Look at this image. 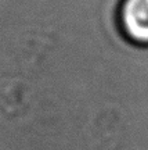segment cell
Wrapping results in <instances>:
<instances>
[{
    "label": "cell",
    "mask_w": 148,
    "mask_h": 150,
    "mask_svg": "<svg viewBox=\"0 0 148 150\" xmlns=\"http://www.w3.org/2000/svg\"><path fill=\"white\" fill-rule=\"evenodd\" d=\"M119 24L130 42L148 46V0H123Z\"/></svg>",
    "instance_id": "1"
}]
</instances>
